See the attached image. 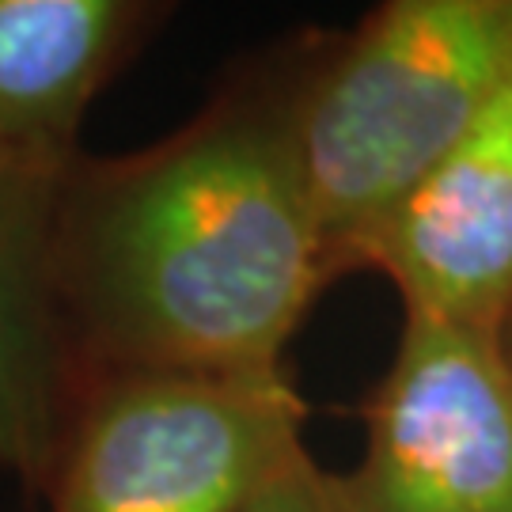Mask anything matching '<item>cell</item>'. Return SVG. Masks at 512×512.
Returning <instances> with one entry per match:
<instances>
[{
    "instance_id": "1",
    "label": "cell",
    "mask_w": 512,
    "mask_h": 512,
    "mask_svg": "<svg viewBox=\"0 0 512 512\" xmlns=\"http://www.w3.org/2000/svg\"><path fill=\"white\" fill-rule=\"evenodd\" d=\"M334 277L277 73L239 80L145 152L76 156L57 190L50 285L76 387L285 376V346Z\"/></svg>"
},
{
    "instance_id": "2",
    "label": "cell",
    "mask_w": 512,
    "mask_h": 512,
    "mask_svg": "<svg viewBox=\"0 0 512 512\" xmlns=\"http://www.w3.org/2000/svg\"><path fill=\"white\" fill-rule=\"evenodd\" d=\"M512 69V0H391L277 73L334 274L475 126Z\"/></svg>"
},
{
    "instance_id": "3",
    "label": "cell",
    "mask_w": 512,
    "mask_h": 512,
    "mask_svg": "<svg viewBox=\"0 0 512 512\" xmlns=\"http://www.w3.org/2000/svg\"><path fill=\"white\" fill-rule=\"evenodd\" d=\"M289 376H103L76 391L54 512H243L304 448Z\"/></svg>"
},
{
    "instance_id": "4",
    "label": "cell",
    "mask_w": 512,
    "mask_h": 512,
    "mask_svg": "<svg viewBox=\"0 0 512 512\" xmlns=\"http://www.w3.org/2000/svg\"><path fill=\"white\" fill-rule=\"evenodd\" d=\"M361 414L365 456L334 475L338 512H512L505 334L406 315Z\"/></svg>"
},
{
    "instance_id": "5",
    "label": "cell",
    "mask_w": 512,
    "mask_h": 512,
    "mask_svg": "<svg viewBox=\"0 0 512 512\" xmlns=\"http://www.w3.org/2000/svg\"><path fill=\"white\" fill-rule=\"evenodd\" d=\"M353 270H380L406 315L505 334L512 323V69L475 126L365 239Z\"/></svg>"
},
{
    "instance_id": "6",
    "label": "cell",
    "mask_w": 512,
    "mask_h": 512,
    "mask_svg": "<svg viewBox=\"0 0 512 512\" xmlns=\"http://www.w3.org/2000/svg\"><path fill=\"white\" fill-rule=\"evenodd\" d=\"M73 164L0 156V467L42 490L80 391L50 285L57 190Z\"/></svg>"
},
{
    "instance_id": "7",
    "label": "cell",
    "mask_w": 512,
    "mask_h": 512,
    "mask_svg": "<svg viewBox=\"0 0 512 512\" xmlns=\"http://www.w3.org/2000/svg\"><path fill=\"white\" fill-rule=\"evenodd\" d=\"M152 23L133 0H0V156L73 164L84 110Z\"/></svg>"
},
{
    "instance_id": "8",
    "label": "cell",
    "mask_w": 512,
    "mask_h": 512,
    "mask_svg": "<svg viewBox=\"0 0 512 512\" xmlns=\"http://www.w3.org/2000/svg\"><path fill=\"white\" fill-rule=\"evenodd\" d=\"M243 512H338L334 509V475L319 471V463L308 452H300L266 490H258L247 501Z\"/></svg>"
},
{
    "instance_id": "9",
    "label": "cell",
    "mask_w": 512,
    "mask_h": 512,
    "mask_svg": "<svg viewBox=\"0 0 512 512\" xmlns=\"http://www.w3.org/2000/svg\"><path fill=\"white\" fill-rule=\"evenodd\" d=\"M505 346H509V357H512V323L505 327Z\"/></svg>"
}]
</instances>
